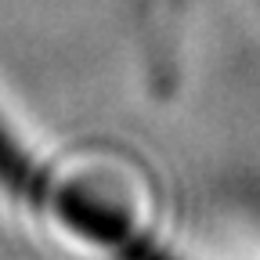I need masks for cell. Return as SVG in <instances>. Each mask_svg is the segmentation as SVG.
Masks as SVG:
<instances>
[{"instance_id": "1", "label": "cell", "mask_w": 260, "mask_h": 260, "mask_svg": "<svg viewBox=\"0 0 260 260\" xmlns=\"http://www.w3.org/2000/svg\"><path fill=\"white\" fill-rule=\"evenodd\" d=\"M112 249L119 253V260H170V256H162L159 249H152L148 242H141V239H134L130 235V228L112 242Z\"/></svg>"}]
</instances>
